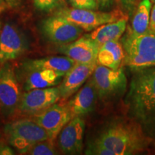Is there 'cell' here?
Masks as SVG:
<instances>
[{"label": "cell", "mask_w": 155, "mask_h": 155, "mask_svg": "<svg viewBox=\"0 0 155 155\" xmlns=\"http://www.w3.org/2000/svg\"><path fill=\"white\" fill-rule=\"evenodd\" d=\"M0 32H1V22H0Z\"/></svg>", "instance_id": "obj_32"}, {"label": "cell", "mask_w": 155, "mask_h": 155, "mask_svg": "<svg viewBox=\"0 0 155 155\" xmlns=\"http://www.w3.org/2000/svg\"><path fill=\"white\" fill-rule=\"evenodd\" d=\"M61 98L58 87L32 89L22 94L18 109L22 113L36 114L57 103Z\"/></svg>", "instance_id": "obj_11"}, {"label": "cell", "mask_w": 155, "mask_h": 155, "mask_svg": "<svg viewBox=\"0 0 155 155\" xmlns=\"http://www.w3.org/2000/svg\"><path fill=\"white\" fill-rule=\"evenodd\" d=\"M86 123L82 117L71 119L58 134V147L63 154H82Z\"/></svg>", "instance_id": "obj_12"}, {"label": "cell", "mask_w": 155, "mask_h": 155, "mask_svg": "<svg viewBox=\"0 0 155 155\" xmlns=\"http://www.w3.org/2000/svg\"><path fill=\"white\" fill-rule=\"evenodd\" d=\"M41 30L49 41L59 45L75 41L80 38L83 32L80 27L56 15L42 21Z\"/></svg>", "instance_id": "obj_8"}, {"label": "cell", "mask_w": 155, "mask_h": 155, "mask_svg": "<svg viewBox=\"0 0 155 155\" xmlns=\"http://www.w3.org/2000/svg\"><path fill=\"white\" fill-rule=\"evenodd\" d=\"M34 5L38 10L51 12L65 7L64 0H33Z\"/></svg>", "instance_id": "obj_22"}, {"label": "cell", "mask_w": 155, "mask_h": 155, "mask_svg": "<svg viewBox=\"0 0 155 155\" xmlns=\"http://www.w3.org/2000/svg\"><path fill=\"white\" fill-rule=\"evenodd\" d=\"M150 30L155 32V4L152 7L150 19Z\"/></svg>", "instance_id": "obj_28"}, {"label": "cell", "mask_w": 155, "mask_h": 155, "mask_svg": "<svg viewBox=\"0 0 155 155\" xmlns=\"http://www.w3.org/2000/svg\"><path fill=\"white\" fill-rule=\"evenodd\" d=\"M58 153L54 146V141L50 139L40 141L34 144L26 154L30 155H55Z\"/></svg>", "instance_id": "obj_21"}, {"label": "cell", "mask_w": 155, "mask_h": 155, "mask_svg": "<svg viewBox=\"0 0 155 155\" xmlns=\"http://www.w3.org/2000/svg\"><path fill=\"white\" fill-rule=\"evenodd\" d=\"M76 64L74 60L68 56H50L38 59L27 60L23 63L26 70L50 69L64 77L66 73Z\"/></svg>", "instance_id": "obj_16"}, {"label": "cell", "mask_w": 155, "mask_h": 155, "mask_svg": "<svg viewBox=\"0 0 155 155\" xmlns=\"http://www.w3.org/2000/svg\"><path fill=\"white\" fill-rule=\"evenodd\" d=\"M124 106L128 118L139 125L147 137L155 139V67L131 70Z\"/></svg>", "instance_id": "obj_1"}, {"label": "cell", "mask_w": 155, "mask_h": 155, "mask_svg": "<svg viewBox=\"0 0 155 155\" xmlns=\"http://www.w3.org/2000/svg\"><path fill=\"white\" fill-rule=\"evenodd\" d=\"M29 49L28 38L18 27L6 23L0 32V63L17 59Z\"/></svg>", "instance_id": "obj_9"}, {"label": "cell", "mask_w": 155, "mask_h": 155, "mask_svg": "<svg viewBox=\"0 0 155 155\" xmlns=\"http://www.w3.org/2000/svg\"><path fill=\"white\" fill-rule=\"evenodd\" d=\"M124 61V50L120 40L106 42L100 46L97 56V65L118 70Z\"/></svg>", "instance_id": "obj_17"}, {"label": "cell", "mask_w": 155, "mask_h": 155, "mask_svg": "<svg viewBox=\"0 0 155 155\" xmlns=\"http://www.w3.org/2000/svg\"><path fill=\"white\" fill-rule=\"evenodd\" d=\"M114 2H116V0H97L98 9L108 10L113 7Z\"/></svg>", "instance_id": "obj_26"}, {"label": "cell", "mask_w": 155, "mask_h": 155, "mask_svg": "<svg viewBox=\"0 0 155 155\" xmlns=\"http://www.w3.org/2000/svg\"><path fill=\"white\" fill-rule=\"evenodd\" d=\"M73 8L98 10L97 0H66Z\"/></svg>", "instance_id": "obj_24"}, {"label": "cell", "mask_w": 155, "mask_h": 155, "mask_svg": "<svg viewBox=\"0 0 155 155\" xmlns=\"http://www.w3.org/2000/svg\"><path fill=\"white\" fill-rule=\"evenodd\" d=\"M34 117V121L47 131L50 140L53 141L72 119L67 105L57 103L35 114Z\"/></svg>", "instance_id": "obj_10"}, {"label": "cell", "mask_w": 155, "mask_h": 155, "mask_svg": "<svg viewBox=\"0 0 155 155\" xmlns=\"http://www.w3.org/2000/svg\"><path fill=\"white\" fill-rule=\"evenodd\" d=\"M54 15L64 17L86 32L93 31L106 23L115 22L124 17H129L119 8L104 12L64 7L57 9Z\"/></svg>", "instance_id": "obj_6"}, {"label": "cell", "mask_w": 155, "mask_h": 155, "mask_svg": "<svg viewBox=\"0 0 155 155\" xmlns=\"http://www.w3.org/2000/svg\"><path fill=\"white\" fill-rule=\"evenodd\" d=\"M91 79L98 98L103 102H109L120 98L127 91V78L122 67L113 70L97 65Z\"/></svg>", "instance_id": "obj_5"}, {"label": "cell", "mask_w": 155, "mask_h": 155, "mask_svg": "<svg viewBox=\"0 0 155 155\" xmlns=\"http://www.w3.org/2000/svg\"><path fill=\"white\" fill-rule=\"evenodd\" d=\"M141 0H116L119 9L130 17Z\"/></svg>", "instance_id": "obj_25"}, {"label": "cell", "mask_w": 155, "mask_h": 155, "mask_svg": "<svg viewBox=\"0 0 155 155\" xmlns=\"http://www.w3.org/2000/svg\"><path fill=\"white\" fill-rule=\"evenodd\" d=\"M9 7L8 5L5 2V0H0V13L3 12Z\"/></svg>", "instance_id": "obj_30"}, {"label": "cell", "mask_w": 155, "mask_h": 155, "mask_svg": "<svg viewBox=\"0 0 155 155\" xmlns=\"http://www.w3.org/2000/svg\"><path fill=\"white\" fill-rule=\"evenodd\" d=\"M5 2L11 8H17L21 4V0H5Z\"/></svg>", "instance_id": "obj_29"}, {"label": "cell", "mask_w": 155, "mask_h": 155, "mask_svg": "<svg viewBox=\"0 0 155 155\" xmlns=\"http://www.w3.org/2000/svg\"><path fill=\"white\" fill-rule=\"evenodd\" d=\"M93 141L113 151L115 155H131L144 152L153 140L136 122L129 118H119L104 125Z\"/></svg>", "instance_id": "obj_2"}, {"label": "cell", "mask_w": 155, "mask_h": 155, "mask_svg": "<svg viewBox=\"0 0 155 155\" xmlns=\"http://www.w3.org/2000/svg\"><path fill=\"white\" fill-rule=\"evenodd\" d=\"M84 154L86 155H115L113 151L94 141H91L88 143Z\"/></svg>", "instance_id": "obj_23"}, {"label": "cell", "mask_w": 155, "mask_h": 155, "mask_svg": "<svg viewBox=\"0 0 155 155\" xmlns=\"http://www.w3.org/2000/svg\"><path fill=\"white\" fill-rule=\"evenodd\" d=\"M98 98L91 78H89L86 84L66 104L72 119L77 116L83 117L91 113L96 107Z\"/></svg>", "instance_id": "obj_15"}, {"label": "cell", "mask_w": 155, "mask_h": 155, "mask_svg": "<svg viewBox=\"0 0 155 155\" xmlns=\"http://www.w3.org/2000/svg\"><path fill=\"white\" fill-rule=\"evenodd\" d=\"M152 4L150 0H141L134 11L131 24L127 29L134 34H141L150 29V19Z\"/></svg>", "instance_id": "obj_20"}, {"label": "cell", "mask_w": 155, "mask_h": 155, "mask_svg": "<svg viewBox=\"0 0 155 155\" xmlns=\"http://www.w3.org/2000/svg\"><path fill=\"white\" fill-rule=\"evenodd\" d=\"M100 45L84 35L76 40L66 45H61L57 50L72 58L78 63H97V56Z\"/></svg>", "instance_id": "obj_13"}, {"label": "cell", "mask_w": 155, "mask_h": 155, "mask_svg": "<svg viewBox=\"0 0 155 155\" xmlns=\"http://www.w3.org/2000/svg\"><path fill=\"white\" fill-rule=\"evenodd\" d=\"M97 63L76 64L64 75L61 84L58 87L61 98L67 99L78 91L83 83L88 81L94 73Z\"/></svg>", "instance_id": "obj_14"}, {"label": "cell", "mask_w": 155, "mask_h": 155, "mask_svg": "<svg viewBox=\"0 0 155 155\" xmlns=\"http://www.w3.org/2000/svg\"><path fill=\"white\" fill-rule=\"evenodd\" d=\"M15 154V151L8 145L0 143V155H13Z\"/></svg>", "instance_id": "obj_27"}, {"label": "cell", "mask_w": 155, "mask_h": 155, "mask_svg": "<svg viewBox=\"0 0 155 155\" xmlns=\"http://www.w3.org/2000/svg\"><path fill=\"white\" fill-rule=\"evenodd\" d=\"M152 4H155V0H150Z\"/></svg>", "instance_id": "obj_31"}, {"label": "cell", "mask_w": 155, "mask_h": 155, "mask_svg": "<svg viewBox=\"0 0 155 155\" xmlns=\"http://www.w3.org/2000/svg\"><path fill=\"white\" fill-rule=\"evenodd\" d=\"M127 20L128 17H124L115 22L106 23L86 35L100 46L106 42L120 40L127 30Z\"/></svg>", "instance_id": "obj_19"}, {"label": "cell", "mask_w": 155, "mask_h": 155, "mask_svg": "<svg viewBox=\"0 0 155 155\" xmlns=\"http://www.w3.org/2000/svg\"><path fill=\"white\" fill-rule=\"evenodd\" d=\"M23 88L25 91L36 88H45L59 84L63 77L50 69H35L27 71Z\"/></svg>", "instance_id": "obj_18"}, {"label": "cell", "mask_w": 155, "mask_h": 155, "mask_svg": "<svg viewBox=\"0 0 155 155\" xmlns=\"http://www.w3.org/2000/svg\"><path fill=\"white\" fill-rule=\"evenodd\" d=\"M4 133L9 144L23 154H26L31 147L38 142L50 139L47 131L33 119L9 122L4 127Z\"/></svg>", "instance_id": "obj_4"}, {"label": "cell", "mask_w": 155, "mask_h": 155, "mask_svg": "<svg viewBox=\"0 0 155 155\" xmlns=\"http://www.w3.org/2000/svg\"><path fill=\"white\" fill-rule=\"evenodd\" d=\"M120 39L124 50V65L131 70L155 67V32L134 34L127 28Z\"/></svg>", "instance_id": "obj_3"}, {"label": "cell", "mask_w": 155, "mask_h": 155, "mask_svg": "<svg viewBox=\"0 0 155 155\" xmlns=\"http://www.w3.org/2000/svg\"><path fill=\"white\" fill-rule=\"evenodd\" d=\"M21 89L14 68L9 62L0 67V112L4 117L12 116L18 108Z\"/></svg>", "instance_id": "obj_7"}, {"label": "cell", "mask_w": 155, "mask_h": 155, "mask_svg": "<svg viewBox=\"0 0 155 155\" xmlns=\"http://www.w3.org/2000/svg\"><path fill=\"white\" fill-rule=\"evenodd\" d=\"M154 146H155V144H154Z\"/></svg>", "instance_id": "obj_33"}]
</instances>
